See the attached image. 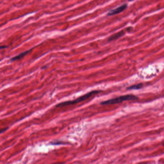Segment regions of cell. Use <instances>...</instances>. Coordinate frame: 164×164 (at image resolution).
Instances as JSON below:
<instances>
[{
	"instance_id": "cell-4",
	"label": "cell",
	"mask_w": 164,
	"mask_h": 164,
	"mask_svg": "<svg viewBox=\"0 0 164 164\" xmlns=\"http://www.w3.org/2000/svg\"><path fill=\"white\" fill-rule=\"evenodd\" d=\"M124 35V32L123 31H122L118 33L114 34L112 36H110L109 38H108V41H111L115 40H117L119 37H122V36H123Z\"/></svg>"
},
{
	"instance_id": "cell-7",
	"label": "cell",
	"mask_w": 164,
	"mask_h": 164,
	"mask_svg": "<svg viewBox=\"0 0 164 164\" xmlns=\"http://www.w3.org/2000/svg\"><path fill=\"white\" fill-rule=\"evenodd\" d=\"M8 129V128H6L3 129H1V130H0V134H2L3 132L6 131Z\"/></svg>"
},
{
	"instance_id": "cell-5",
	"label": "cell",
	"mask_w": 164,
	"mask_h": 164,
	"mask_svg": "<svg viewBox=\"0 0 164 164\" xmlns=\"http://www.w3.org/2000/svg\"><path fill=\"white\" fill-rule=\"evenodd\" d=\"M31 50H32V49H29V50H27V51H25V52H23L22 53H20V54L16 56H15V57H13V58H12L11 59V61H15L20 60L21 59L25 57L27 54L29 53V52H30Z\"/></svg>"
},
{
	"instance_id": "cell-6",
	"label": "cell",
	"mask_w": 164,
	"mask_h": 164,
	"mask_svg": "<svg viewBox=\"0 0 164 164\" xmlns=\"http://www.w3.org/2000/svg\"><path fill=\"white\" fill-rule=\"evenodd\" d=\"M143 87V84L142 83H139L137 85H133L127 88V89L128 90H137V89H140Z\"/></svg>"
},
{
	"instance_id": "cell-2",
	"label": "cell",
	"mask_w": 164,
	"mask_h": 164,
	"mask_svg": "<svg viewBox=\"0 0 164 164\" xmlns=\"http://www.w3.org/2000/svg\"><path fill=\"white\" fill-rule=\"evenodd\" d=\"M138 98L135 95H122L116 98L109 99L101 102V104L102 105H107L115 104L120 103L124 101L131 100L137 99Z\"/></svg>"
},
{
	"instance_id": "cell-1",
	"label": "cell",
	"mask_w": 164,
	"mask_h": 164,
	"mask_svg": "<svg viewBox=\"0 0 164 164\" xmlns=\"http://www.w3.org/2000/svg\"><path fill=\"white\" fill-rule=\"evenodd\" d=\"M101 91L99 90H95V91H92L90 92L87 94H85L84 95H82L79 98H76V99H74L73 100L67 101L65 102H62L56 105V107H64L65 106H70L71 105L76 104L78 103L79 102H82L83 101L86 100V99L89 98L90 97H92V95H95L96 94H98V93H100Z\"/></svg>"
},
{
	"instance_id": "cell-9",
	"label": "cell",
	"mask_w": 164,
	"mask_h": 164,
	"mask_svg": "<svg viewBox=\"0 0 164 164\" xmlns=\"http://www.w3.org/2000/svg\"><path fill=\"white\" fill-rule=\"evenodd\" d=\"M163 145H164V144H163Z\"/></svg>"
},
{
	"instance_id": "cell-3",
	"label": "cell",
	"mask_w": 164,
	"mask_h": 164,
	"mask_svg": "<svg viewBox=\"0 0 164 164\" xmlns=\"http://www.w3.org/2000/svg\"><path fill=\"white\" fill-rule=\"evenodd\" d=\"M127 7V4H123L122 6H119L118 7V8H116L115 9L112 10L110 11V12L107 13V16H113V15H116L118 13H120L124 11Z\"/></svg>"
},
{
	"instance_id": "cell-8",
	"label": "cell",
	"mask_w": 164,
	"mask_h": 164,
	"mask_svg": "<svg viewBox=\"0 0 164 164\" xmlns=\"http://www.w3.org/2000/svg\"><path fill=\"white\" fill-rule=\"evenodd\" d=\"M7 48V46H0V49H4Z\"/></svg>"
}]
</instances>
